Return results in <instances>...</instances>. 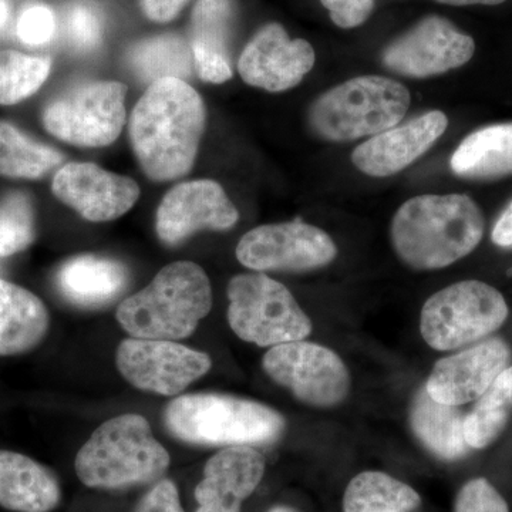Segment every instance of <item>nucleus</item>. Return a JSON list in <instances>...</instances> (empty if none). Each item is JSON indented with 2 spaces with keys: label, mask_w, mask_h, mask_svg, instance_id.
Returning a JSON list of instances; mask_svg holds the SVG:
<instances>
[{
  "label": "nucleus",
  "mask_w": 512,
  "mask_h": 512,
  "mask_svg": "<svg viewBox=\"0 0 512 512\" xmlns=\"http://www.w3.org/2000/svg\"><path fill=\"white\" fill-rule=\"evenodd\" d=\"M205 123L204 100L185 80L167 77L151 83L128 126L144 174L153 181H171L190 173Z\"/></svg>",
  "instance_id": "obj_1"
},
{
  "label": "nucleus",
  "mask_w": 512,
  "mask_h": 512,
  "mask_svg": "<svg viewBox=\"0 0 512 512\" xmlns=\"http://www.w3.org/2000/svg\"><path fill=\"white\" fill-rule=\"evenodd\" d=\"M484 228L483 211L468 195H417L394 214L392 242L404 264L433 271L470 255Z\"/></svg>",
  "instance_id": "obj_2"
},
{
  "label": "nucleus",
  "mask_w": 512,
  "mask_h": 512,
  "mask_svg": "<svg viewBox=\"0 0 512 512\" xmlns=\"http://www.w3.org/2000/svg\"><path fill=\"white\" fill-rule=\"evenodd\" d=\"M211 309V282L204 269L195 262L178 261L124 299L116 319L131 338L175 342L190 338Z\"/></svg>",
  "instance_id": "obj_3"
},
{
  "label": "nucleus",
  "mask_w": 512,
  "mask_h": 512,
  "mask_svg": "<svg viewBox=\"0 0 512 512\" xmlns=\"http://www.w3.org/2000/svg\"><path fill=\"white\" fill-rule=\"evenodd\" d=\"M170 464V453L146 417L127 413L94 430L77 453L74 470L86 487L114 491L156 484Z\"/></svg>",
  "instance_id": "obj_4"
},
{
  "label": "nucleus",
  "mask_w": 512,
  "mask_h": 512,
  "mask_svg": "<svg viewBox=\"0 0 512 512\" xmlns=\"http://www.w3.org/2000/svg\"><path fill=\"white\" fill-rule=\"evenodd\" d=\"M174 439L194 446H266L284 434L286 421L272 407L221 393L178 396L165 407Z\"/></svg>",
  "instance_id": "obj_5"
},
{
  "label": "nucleus",
  "mask_w": 512,
  "mask_h": 512,
  "mask_svg": "<svg viewBox=\"0 0 512 512\" xmlns=\"http://www.w3.org/2000/svg\"><path fill=\"white\" fill-rule=\"evenodd\" d=\"M410 104L412 94L397 80L359 76L319 96L309 111V123L323 140H359L402 123Z\"/></svg>",
  "instance_id": "obj_6"
},
{
  "label": "nucleus",
  "mask_w": 512,
  "mask_h": 512,
  "mask_svg": "<svg viewBox=\"0 0 512 512\" xmlns=\"http://www.w3.org/2000/svg\"><path fill=\"white\" fill-rule=\"evenodd\" d=\"M228 323L244 342L261 348L301 342L312 322L291 291L265 274L234 276L227 288Z\"/></svg>",
  "instance_id": "obj_7"
},
{
  "label": "nucleus",
  "mask_w": 512,
  "mask_h": 512,
  "mask_svg": "<svg viewBox=\"0 0 512 512\" xmlns=\"http://www.w3.org/2000/svg\"><path fill=\"white\" fill-rule=\"evenodd\" d=\"M503 293L481 281L457 282L434 293L421 311V336L430 348L447 352L481 342L508 318Z\"/></svg>",
  "instance_id": "obj_8"
},
{
  "label": "nucleus",
  "mask_w": 512,
  "mask_h": 512,
  "mask_svg": "<svg viewBox=\"0 0 512 512\" xmlns=\"http://www.w3.org/2000/svg\"><path fill=\"white\" fill-rule=\"evenodd\" d=\"M126 84L89 82L50 101L42 114L52 136L77 147H106L119 138L126 123Z\"/></svg>",
  "instance_id": "obj_9"
},
{
  "label": "nucleus",
  "mask_w": 512,
  "mask_h": 512,
  "mask_svg": "<svg viewBox=\"0 0 512 512\" xmlns=\"http://www.w3.org/2000/svg\"><path fill=\"white\" fill-rule=\"evenodd\" d=\"M266 375L313 407L338 406L350 392V373L333 350L309 342L274 346L265 353Z\"/></svg>",
  "instance_id": "obj_10"
},
{
  "label": "nucleus",
  "mask_w": 512,
  "mask_h": 512,
  "mask_svg": "<svg viewBox=\"0 0 512 512\" xmlns=\"http://www.w3.org/2000/svg\"><path fill=\"white\" fill-rule=\"evenodd\" d=\"M336 255L330 235L299 218L251 229L237 247L239 264L258 272L312 271L332 264Z\"/></svg>",
  "instance_id": "obj_11"
},
{
  "label": "nucleus",
  "mask_w": 512,
  "mask_h": 512,
  "mask_svg": "<svg viewBox=\"0 0 512 512\" xmlns=\"http://www.w3.org/2000/svg\"><path fill=\"white\" fill-rule=\"evenodd\" d=\"M116 366L136 389L173 397L207 375L212 360L174 340L128 338L117 348Z\"/></svg>",
  "instance_id": "obj_12"
},
{
  "label": "nucleus",
  "mask_w": 512,
  "mask_h": 512,
  "mask_svg": "<svg viewBox=\"0 0 512 512\" xmlns=\"http://www.w3.org/2000/svg\"><path fill=\"white\" fill-rule=\"evenodd\" d=\"M476 42L454 23L431 15L394 39L384 49L387 69L413 79L439 76L464 66L473 59Z\"/></svg>",
  "instance_id": "obj_13"
},
{
  "label": "nucleus",
  "mask_w": 512,
  "mask_h": 512,
  "mask_svg": "<svg viewBox=\"0 0 512 512\" xmlns=\"http://www.w3.org/2000/svg\"><path fill=\"white\" fill-rule=\"evenodd\" d=\"M239 212L227 192L212 180H194L171 188L158 205L157 237L167 247H177L198 231H228Z\"/></svg>",
  "instance_id": "obj_14"
},
{
  "label": "nucleus",
  "mask_w": 512,
  "mask_h": 512,
  "mask_svg": "<svg viewBox=\"0 0 512 512\" xmlns=\"http://www.w3.org/2000/svg\"><path fill=\"white\" fill-rule=\"evenodd\" d=\"M315 60V49L308 40L291 39L284 26L268 23L242 50L238 72L249 86L282 93L298 86Z\"/></svg>",
  "instance_id": "obj_15"
},
{
  "label": "nucleus",
  "mask_w": 512,
  "mask_h": 512,
  "mask_svg": "<svg viewBox=\"0 0 512 512\" xmlns=\"http://www.w3.org/2000/svg\"><path fill=\"white\" fill-rule=\"evenodd\" d=\"M52 190L67 207L92 222L117 220L140 198V187L133 178L92 163L64 165L53 178Z\"/></svg>",
  "instance_id": "obj_16"
},
{
  "label": "nucleus",
  "mask_w": 512,
  "mask_h": 512,
  "mask_svg": "<svg viewBox=\"0 0 512 512\" xmlns=\"http://www.w3.org/2000/svg\"><path fill=\"white\" fill-rule=\"evenodd\" d=\"M511 349L501 338L484 339L456 355L443 357L427 380L436 402L463 406L474 402L510 365Z\"/></svg>",
  "instance_id": "obj_17"
},
{
  "label": "nucleus",
  "mask_w": 512,
  "mask_h": 512,
  "mask_svg": "<svg viewBox=\"0 0 512 512\" xmlns=\"http://www.w3.org/2000/svg\"><path fill=\"white\" fill-rule=\"evenodd\" d=\"M447 127L443 111H427L360 144L353 151V164L369 177H392L424 156Z\"/></svg>",
  "instance_id": "obj_18"
},
{
  "label": "nucleus",
  "mask_w": 512,
  "mask_h": 512,
  "mask_svg": "<svg viewBox=\"0 0 512 512\" xmlns=\"http://www.w3.org/2000/svg\"><path fill=\"white\" fill-rule=\"evenodd\" d=\"M264 456L249 446L224 447L207 461L195 487V512H241L242 503L261 484Z\"/></svg>",
  "instance_id": "obj_19"
},
{
  "label": "nucleus",
  "mask_w": 512,
  "mask_h": 512,
  "mask_svg": "<svg viewBox=\"0 0 512 512\" xmlns=\"http://www.w3.org/2000/svg\"><path fill=\"white\" fill-rule=\"evenodd\" d=\"M238 20L237 0H198L191 15V50L202 82L222 84L234 76L231 42Z\"/></svg>",
  "instance_id": "obj_20"
},
{
  "label": "nucleus",
  "mask_w": 512,
  "mask_h": 512,
  "mask_svg": "<svg viewBox=\"0 0 512 512\" xmlns=\"http://www.w3.org/2000/svg\"><path fill=\"white\" fill-rule=\"evenodd\" d=\"M62 501L59 480L25 454L0 450V507L13 512H52Z\"/></svg>",
  "instance_id": "obj_21"
},
{
  "label": "nucleus",
  "mask_w": 512,
  "mask_h": 512,
  "mask_svg": "<svg viewBox=\"0 0 512 512\" xmlns=\"http://www.w3.org/2000/svg\"><path fill=\"white\" fill-rule=\"evenodd\" d=\"M130 274L116 259L79 255L64 262L57 286L67 301L83 308H99L116 301L126 291Z\"/></svg>",
  "instance_id": "obj_22"
},
{
  "label": "nucleus",
  "mask_w": 512,
  "mask_h": 512,
  "mask_svg": "<svg viewBox=\"0 0 512 512\" xmlns=\"http://www.w3.org/2000/svg\"><path fill=\"white\" fill-rule=\"evenodd\" d=\"M49 325V312L35 293L0 279V356L35 349Z\"/></svg>",
  "instance_id": "obj_23"
},
{
  "label": "nucleus",
  "mask_w": 512,
  "mask_h": 512,
  "mask_svg": "<svg viewBox=\"0 0 512 512\" xmlns=\"http://www.w3.org/2000/svg\"><path fill=\"white\" fill-rule=\"evenodd\" d=\"M451 170L467 180L512 175V123L493 124L468 134L454 151Z\"/></svg>",
  "instance_id": "obj_24"
},
{
  "label": "nucleus",
  "mask_w": 512,
  "mask_h": 512,
  "mask_svg": "<svg viewBox=\"0 0 512 512\" xmlns=\"http://www.w3.org/2000/svg\"><path fill=\"white\" fill-rule=\"evenodd\" d=\"M464 419L458 406L436 402L426 389L417 392L410 410V424L417 439L441 460H458L468 453Z\"/></svg>",
  "instance_id": "obj_25"
},
{
  "label": "nucleus",
  "mask_w": 512,
  "mask_h": 512,
  "mask_svg": "<svg viewBox=\"0 0 512 512\" xmlns=\"http://www.w3.org/2000/svg\"><path fill=\"white\" fill-rule=\"evenodd\" d=\"M127 62L141 80L150 84L167 77L188 79L194 66L191 46L184 37L174 33L136 43L128 50Z\"/></svg>",
  "instance_id": "obj_26"
},
{
  "label": "nucleus",
  "mask_w": 512,
  "mask_h": 512,
  "mask_svg": "<svg viewBox=\"0 0 512 512\" xmlns=\"http://www.w3.org/2000/svg\"><path fill=\"white\" fill-rule=\"evenodd\" d=\"M420 504V495L410 485L380 471L357 474L343 497L345 512H413Z\"/></svg>",
  "instance_id": "obj_27"
},
{
  "label": "nucleus",
  "mask_w": 512,
  "mask_h": 512,
  "mask_svg": "<svg viewBox=\"0 0 512 512\" xmlns=\"http://www.w3.org/2000/svg\"><path fill=\"white\" fill-rule=\"evenodd\" d=\"M512 414V366L501 373L478 397L464 419V434L470 448L481 450L501 436Z\"/></svg>",
  "instance_id": "obj_28"
},
{
  "label": "nucleus",
  "mask_w": 512,
  "mask_h": 512,
  "mask_svg": "<svg viewBox=\"0 0 512 512\" xmlns=\"http://www.w3.org/2000/svg\"><path fill=\"white\" fill-rule=\"evenodd\" d=\"M63 163V154L0 121V175L37 180Z\"/></svg>",
  "instance_id": "obj_29"
},
{
  "label": "nucleus",
  "mask_w": 512,
  "mask_h": 512,
  "mask_svg": "<svg viewBox=\"0 0 512 512\" xmlns=\"http://www.w3.org/2000/svg\"><path fill=\"white\" fill-rule=\"evenodd\" d=\"M50 69V57L0 52V104L12 106L28 99L45 84Z\"/></svg>",
  "instance_id": "obj_30"
},
{
  "label": "nucleus",
  "mask_w": 512,
  "mask_h": 512,
  "mask_svg": "<svg viewBox=\"0 0 512 512\" xmlns=\"http://www.w3.org/2000/svg\"><path fill=\"white\" fill-rule=\"evenodd\" d=\"M35 241V218L28 195L13 192L0 202V256L18 254Z\"/></svg>",
  "instance_id": "obj_31"
},
{
  "label": "nucleus",
  "mask_w": 512,
  "mask_h": 512,
  "mask_svg": "<svg viewBox=\"0 0 512 512\" xmlns=\"http://www.w3.org/2000/svg\"><path fill=\"white\" fill-rule=\"evenodd\" d=\"M66 32L76 49H96L103 40V18L96 6L87 2L74 3L66 15Z\"/></svg>",
  "instance_id": "obj_32"
},
{
  "label": "nucleus",
  "mask_w": 512,
  "mask_h": 512,
  "mask_svg": "<svg viewBox=\"0 0 512 512\" xmlns=\"http://www.w3.org/2000/svg\"><path fill=\"white\" fill-rule=\"evenodd\" d=\"M454 512H510V508L493 484L474 478L458 493Z\"/></svg>",
  "instance_id": "obj_33"
},
{
  "label": "nucleus",
  "mask_w": 512,
  "mask_h": 512,
  "mask_svg": "<svg viewBox=\"0 0 512 512\" xmlns=\"http://www.w3.org/2000/svg\"><path fill=\"white\" fill-rule=\"evenodd\" d=\"M18 37L25 45L43 46L53 39L56 32V18L46 5L28 6L23 10L16 26Z\"/></svg>",
  "instance_id": "obj_34"
},
{
  "label": "nucleus",
  "mask_w": 512,
  "mask_h": 512,
  "mask_svg": "<svg viewBox=\"0 0 512 512\" xmlns=\"http://www.w3.org/2000/svg\"><path fill=\"white\" fill-rule=\"evenodd\" d=\"M330 19L340 29H355L367 22L376 0H320Z\"/></svg>",
  "instance_id": "obj_35"
},
{
  "label": "nucleus",
  "mask_w": 512,
  "mask_h": 512,
  "mask_svg": "<svg viewBox=\"0 0 512 512\" xmlns=\"http://www.w3.org/2000/svg\"><path fill=\"white\" fill-rule=\"evenodd\" d=\"M133 512H184L177 485L168 478L158 481L138 501Z\"/></svg>",
  "instance_id": "obj_36"
},
{
  "label": "nucleus",
  "mask_w": 512,
  "mask_h": 512,
  "mask_svg": "<svg viewBox=\"0 0 512 512\" xmlns=\"http://www.w3.org/2000/svg\"><path fill=\"white\" fill-rule=\"evenodd\" d=\"M188 2L190 0H141V9L153 22L167 23L177 18Z\"/></svg>",
  "instance_id": "obj_37"
},
{
  "label": "nucleus",
  "mask_w": 512,
  "mask_h": 512,
  "mask_svg": "<svg viewBox=\"0 0 512 512\" xmlns=\"http://www.w3.org/2000/svg\"><path fill=\"white\" fill-rule=\"evenodd\" d=\"M491 239L497 247L512 248V201L495 222Z\"/></svg>",
  "instance_id": "obj_38"
},
{
  "label": "nucleus",
  "mask_w": 512,
  "mask_h": 512,
  "mask_svg": "<svg viewBox=\"0 0 512 512\" xmlns=\"http://www.w3.org/2000/svg\"><path fill=\"white\" fill-rule=\"evenodd\" d=\"M436 2L443 3V5L450 6H495L501 5V3L507 2V0H436Z\"/></svg>",
  "instance_id": "obj_39"
},
{
  "label": "nucleus",
  "mask_w": 512,
  "mask_h": 512,
  "mask_svg": "<svg viewBox=\"0 0 512 512\" xmlns=\"http://www.w3.org/2000/svg\"><path fill=\"white\" fill-rule=\"evenodd\" d=\"M9 18V3L6 0H0V29L5 26Z\"/></svg>",
  "instance_id": "obj_40"
},
{
  "label": "nucleus",
  "mask_w": 512,
  "mask_h": 512,
  "mask_svg": "<svg viewBox=\"0 0 512 512\" xmlns=\"http://www.w3.org/2000/svg\"><path fill=\"white\" fill-rule=\"evenodd\" d=\"M268 512H301L296 508L288 507V505H278V507L271 508Z\"/></svg>",
  "instance_id": "obj_41"
}]
</instances>
